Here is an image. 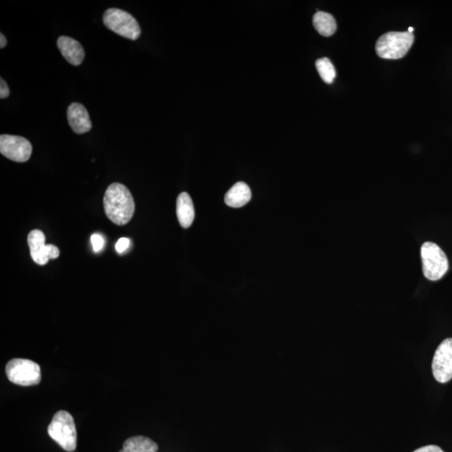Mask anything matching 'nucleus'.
I'll list each match as a JSON object with an SVG mask.
<instances>
[{
  "label": "nucleus",
  "instance_id": "2",
  "mask_svg": "<svg viewBox=\"0 0 452 452\" xmlns=\"http://www.w3.org/2000/svg\"><path fill=\"white\" fill-rule=\"evenodd\" d=\"M48 434L67 451H74L77 448V429L73 417L69 412L60 411L55 414L49 427Z\"/></svg>",
  "mask_w": 452,
  "mask_h": 452
},
{
  "label": "nucleus",
  "instance_id": "19",
  "mask_svg": "<svg viewBox=\"0 0 452 452\" xmlns=\"http://www.w3.org/2000/svg\"><path fill=\"white\" fill-rule=\"evenodd\" d=\"M0 83H1L0 84V98L4 99L10 96V89H8L6 82L3 78L0 79Z\"/></svg>",
  "mask_w": 452,
  "mask_h": 452
},
{
  "label": "nucleus",
  "instance_id": "21",
  "mask_svg": "<svg viewBox=\"0 0 452 452\" xmlns=\"http://www.w3.org/2000/svg\"><path fill=\"white\" fill-rule=\"evenodd\" d=\"M7 45V39L6 37L4 36V34L1 33L0 34V48L3 49V48L6 47Z\"/></svg>",
  "mask_w": 452,
  "mask_h": 452
},
{
  "label": "nucleus",
  "instance_id": "5",
  "mask_svg": "<svg viewBox=\"0 0 452 452\" xmlns=\"http://www.w3.org/2000/svg\"><path fill=\"white\" fill-rule=\"evenodd\" d=\"M103 23L112 32L135 41L141 34V28L133 15L120 8H109L103 15Z\"/></svg>",
  "mask_w": 452,
  "mask_h": 452
},
{
  "label": "nucleus",
  "instance_id": "18",
  "mask_svg": "<svg viewBox=\"0 0 452 452\" xmlns=\"http://www.w3.org/2000/svg\"><path fill=\"white\" fill-rule=\"evenodd\" d=\"M130 240L129 238H124L122 237L120 240L117 241L116 244V250L118 253H122L126 252V250L129 247Z\"/></svg>",
  "mask_w": 452,
  "mask_h": 452
},
{
  "label": "nucleus",
  "instance_id": "11",
  "mask_svg": "<svg viewBox=\"0 0 452 452\" xmlns=\"http://www.w3.org/2000/svg\"><path fill=\"white\" fill-rule=\"evenodd\" d=\"M57 46L70 64L81 65L85 58V51L81 44L71 37H60L57 41Z\"/></svg>",
  "mask_w": 452,
  "mask_h": 452
},
{
  "label": "nucleus",
  "instance_id": "9",
  "mask_svg": "<svg viewBox=\"0 0 452 452\" xmlns=\"http://www.w3.org/2000/svg\"><path fill=\"white\" fill-rule=\"evenodd\" d=\"M28 245L33 261L39 266H45L50 259L59 257V249L54 245H46L43 232L34 230L28 235Z\"/></svg>",
  "mask_w": 452,
  "mask_h": 452
},
{
  "label": "nucleus",
  "instance_id": "4",
  "mask_svg": "<svg viewBox=\"0 0 452 452\" xmlns=\"http://www.w3.org/2000/svg\"><path fill=\"white\" fill-rule=\"evenodd\" d=\"M423 273L430 280H439L446 274L449 269L448 259L439 245L433 243H425L420 249Z\"/></svg>",
  "mask_w": 452,
  "mask_h": 452
},
{
  "label": "nucleus",
  "instance_id": "20",
  "mask_svg": "<svg viewBox=\"0 0 452 452\" xmlns=\"http://www.w3.org/2000/svg\"><path fill=\"white\" fill-rule=\"evenodd\" d=\"M413 452H444V451H443L442 449L437 446L431 445V446L420 447V448L417 449Z\"/></svg>",
  "mask_w": 452,
  "mask_h": 452
},
{
  "label": "nucleus",
  "instance_id": "16",
  "mask_svg": "<svg viewBox=\"0 0 452 452\" xmlns=\"http://www.w3.org/2000/svg\"><path fill=\"white\" fill-rule=\"evenodd\" d=\"M316 67H317L320 77H321L323 82L328 83V84H332L336 77V71L331 60L327 57L318 59L316 61Z\"/></svg>",
  "mask_w": 452,
  "mask_h": 452
},
{
  "label": "nucleus",
  "instance_id": "10",
  "mask_svg": "<svg viewBox=\"0 0 452 452\" xmlns=\"http://www.w3.org/2000/svg\"><path fill=\"white\" fill-rule=\"evenodd\" d=\"M67 120L75 133L82 134L91 131L92 124L89 112L81 103H74L67 109Z\"/></svg>",
  "mask_w": 452,
  "mask_h": 452
},
{
  "label": "nucleus",
  "instance_id": "17",
  "mask_svg": "<svg viewBox=\"0 0 452 452\" xmlns=\"http://www.w3.org/2000/svg\"><path fill=\"white\" fill-rule=\"evenodd\" d=\"M91 241L92 247H93V251L95 252H99L102 251L104 247V239L102 235L98 234L92 235L91 237Z\"/></svg>",
  "mask_w": 452,
  "mask_h": 452
},
{
  "label": "nucleus",
  "instance_id": "6",
  "mask_svg": "<svg viewBox=\"0 0 452 452\" xmlns=\"http://www.w3.org/2000/svg\"><path fill=\"white\" fill-rule=\"evenodd\" d=\"M8 380L20 386H32L41 380V367L30 359H14L6 368Z\"/></svg>",
  "mask_w": 452,
  "mask_h": 452
},
{
  "label": "nucleus",
  "instance_id": "14",
  "mask_svg": "<svg viewBox=\"0 0 452 452\" xmlns=\"http://www.w3.org/2000/svg\"><path fill=\"white\" fill-rule=\"evenodd\" d=\"M157 450L159 446L151 439L137 436L127 439L120 452H157Z\"/></svg>",
  "mask_w": 452,
  "mask_h": 452
},
{
  "label": "nucleus",
  "instance_id": "15",
  "mask_svg": "<svg viewBox=\"0 0 452 452\" xmlns=\"http://www.w3.org/2000/svg\"><path fill=\"white\" fill-rule=\"evenodd\" d=\"M314 25L317 32L325 37L332 36L337 30L335 17L323 11H318L314 15Z\"/></svg>",
  "mask_w": 452,
  "mask_h": 452
},
{
  "label": "nucleus",
  "instance_id": "3",
  "mask_svg": "<svg viewBox=\"0 0 452 452\" xmlns=\"http://www.w3.org/2000/svg\"><path fill=\"white\" fill-rule=\"evenodd\" d=\"M414 34L406 32H388L376 43V52L381 58L398 60L403 58L413 45Z\"/></svg>",
  "mask_w": 452,
  "mask_h": 452
},
{
  "label": "nucleus",
  "instance_id": "7",
  "mask_svg": "<svg viewBox=\"0 0 452 452\" xmlns=\"http://www.w3.org/2000/svg\"><path fill=\"white\" fill-rule=\"evenodd\" d=\"M0 153L7 159L24 163L32 155V145L29 140L20 136H0Z\"/></svg>",
  "mask_w": 452,
  "mask_h": 452
},
{
  "label": "nucleus",
  "instance_id": "8",
  "mask_svg": "<svg viewBox=\"0 0 452 452\" xmlns=\"http://www.w3.org/2000/svg\"><path fill=\"white\" fill-rule=\"evenodd\" d=\"M434 378L445 384L452 379V339H446L439 345L432 361Z\"/></svg>",
  "mask_w": 452,
  "mask_h": 452
},
{
  "label": "nucleus",
  "instance_id": "12",
  "mask_svg": "<svg viewBox=\"0 0 452 452\" xmlns=\"http://www.w3.org/2000/svg\"><path fill=\"white\" fill-rule=\"evenodd\" d=\"M252 199L251 188L243 182L236 183L225 196V202L232 208H240Z\"/></svg>",
  "mask_w": 452,
  "mask_h": 452
},
{
  "label": "nucleus",
  "instance_id": "22",
  "mask_svg": "<svg viewBox=\"0 0 452 452\" xmlns=\"http://www.w3.org/2000/svg\"><path fill=\"white\" fill-rule=\"evenodd\" d=\"M413 30H414V29H413V28L410 27L409 29H408V32H409V33H412V32H413Z\"/></svg>",
  "mask_w": 452,
  "mask_h": 452
},
{
  "label": "nucleus",
  "instance_id": "1",
  "mask_svg": "<svg viewBox=\"0 0 452 452\" xmlns=\"http://www.w3.org/2000/svg\"><path fill=\"white\" fill-rule=\"evenodd\" d=\"M103 204L108 218L117 226L126 225L134 217L133 195L124 184L113 183L109 186L105 193Z\"/></svg>",
  "mask_w": 452,
  "mask_h": 452
},
{
  "label": "nucleus",
  "instance_id": "13",
  "mask_svg": "<svg viewBox=\"0 0 452 452\" xmlns=\"http://www.w3.org/2000/svg\"><path fill=\"white\" fill-rule=\"evenodd\" d=\"M177 217L183 228L191 227L195 219V208L191 196L181 193L177 199Z\"/></svg>",
  "mask_w": 452,
  "mask_h": 452
}]
</instances>
